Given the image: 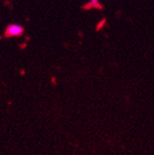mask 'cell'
Here are the masks:
<instances>
[{"instance_id":"cell-1","label":"cell","mask_w":154,"mask_h":155,"mask_svg":"<svg viewBox=\"0 0 154 155\" xmlns=\"http://www.w3.org/2000/svg\"><path fill=\"white\" fill-rule=\"evenodd\" d=\"M24 32V28L18 24H10L6 30V35L8 37H17L21 36Z\"/></svg>"},{"instance_id":"cell-2","label":"cell","mask_w":154,"mask_h":155,"mask_svg":"<svg viewBox=\"0 0 154 155\" xmlns=\"http://www.w3.org/2000/svg\"><path fill=\"white\" fill-rule=\"evenodd\" d=\"M90 4L94 7L99 6V0H90Z\"/></svg>"}]
</instances>
